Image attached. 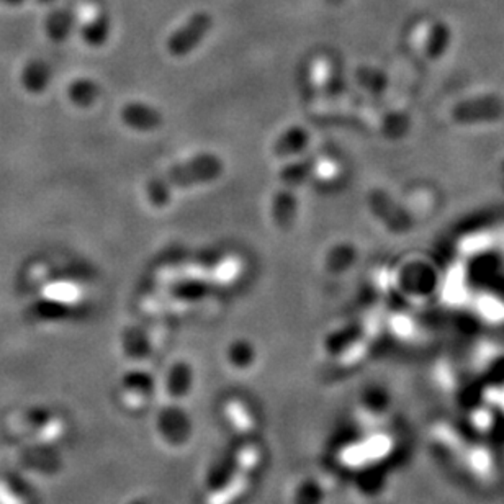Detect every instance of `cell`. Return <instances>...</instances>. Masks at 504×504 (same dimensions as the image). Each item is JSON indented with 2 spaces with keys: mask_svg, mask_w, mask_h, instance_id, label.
Wrapping results in <instances>:
<instances>
[{
  "mask_svg": "<svg viewBox=\"0 0 504 504\" xmlns=\"http://www.w3.org/2000/svg\"><path fill=\"white\" fill-rule=\"evenodd\" d=\"M223 172V162L213 154H202L193 161L172 167L166 175L146 187V192L154 205H164L169 198L172 189L190 187L193 183L212 182Z\"/></svg>",
  "mask_w": 504,
  "mask_h": 504,
  "instance_id": "1",
  "label": "cell"
},
{
  "mask_svg": "<svg viewBox=\"0 0 504 504\" xmlns=\"http://www.w3.org/2000/svg\"><path fill=\"white\" fill-rule=\"evenodd\" d=\"M212 23L213 20L208 13H195L189 22L183 23L177 32L172 33L171 38L167 40V51L175 58L190 53L202 43L206 33L212 28Z\"/></svg>",
  "mask_w": 504,
  "mask_h": 504,
  "instance_id": "2",
  "label": "cell"
},
{
  "mask_svg": "<svg viewBox=\"0 0 504 504\" xmlns=\"http://www.w3.org/2000/svg\"><path fill=\"white\" fill-rule=\"evenodd\" d=\"M123 119L128 123L131 128L143 129V131H151L156 129L161 125V115L150 107V105H143V104H129L123 110Z\"/></svg>",
  "mask_w": 504,
  "mask_h": 504,
  "instance_id": "3",
  "label": "cell"
},
{
  "mask_svg": "<svg viewBox=\"0 0 504 504\" xmlns=\"http://www.w3.org/2000/svg\"><path fill=\"white\" fill-rule=\"evenodd\" d=\"M306 143H308L306 129L291 128L280 136L274 151L277 156H290V154H297L303 148H306Z\"/></svg>",
  "mask_w": 504,
  "mask_h": 504,
  "instance_id": "4",
  "label": "cell"
},
{
  "mask_svg": "<svg viewBox=\"0 0 504 504\" xmlns=\"http://www.w3.org/2000/svg\"><path fill=\"white\" fill-rule=\"evenodd\" d=\"M293 213H295V200H293V197H290L287 193H282L280 198H277L275 205H274L275 221L279 225H287V223H290Z\"/></svg>",
  "mask_w": 504,
  "mask_h": 504,
  "instance_id": "5",
  "label": "cell"
}]
</instances>
